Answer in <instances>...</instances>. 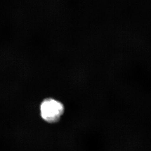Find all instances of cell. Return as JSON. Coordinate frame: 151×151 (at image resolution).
<instances>
[{"label": "cell", "mask_w": 151, "mask_h": 151, "mask_svg": "<svg viewBox=\"0 0 151 151\" xmlns=\"http://www.w3.org/2000/svg\"><path fill=\"white\" fill-rule=\"evenodd\" d=\"M40 109L42 118L49 124L59 122L65 112L63 103L52 98L44 99L41 103Z\"/></svg>", "instance_id": "obj_1"}]
</instances>
